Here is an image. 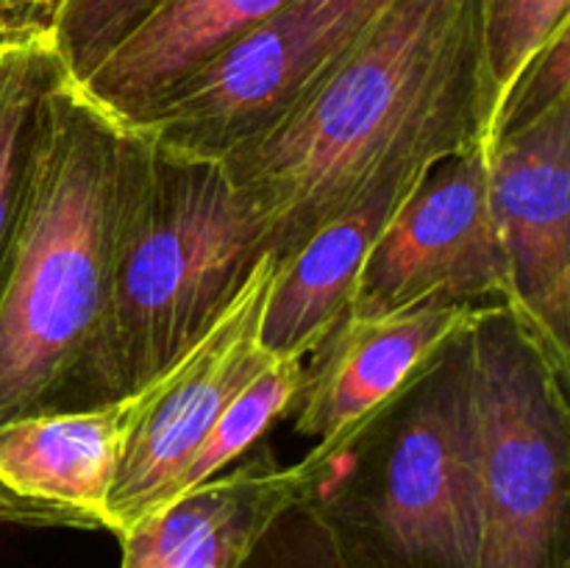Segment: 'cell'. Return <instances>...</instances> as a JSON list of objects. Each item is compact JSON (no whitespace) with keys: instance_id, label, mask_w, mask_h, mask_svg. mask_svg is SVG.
I'll return each mask as SVG.
<instances>
[{"instance_id":"6da1fadb","label":"cell","mask_w":570,"mask_h":568,"mask_svg":"<svg viewBox=\"0 0 570 568\" xmlns=\"http://www.w3.org/2000/svg\"><path fill=\"white\" fill-rule=\"evenodd\" d=\"M484 3L390 0L276 126L223 159L276 265L379 189L490 148Z\"/></svg>"},{"instance_id":"7a4b0ae2","label":"cell","mask_w":570,"mask_h":568,"mask_svg":"<svg viewBox=\"0 0 570 568\" xmlns=\"http://www.w3.org/2000/svg\"><path fill=\"white\" fill-rule=\"evenodd\" d=\"M131 128L65 65L45 87L0 271V423L87 410Z\"/></svg>"},{"instance_id":"3957f363","label":"cell","mask_w":570,"mask_h":568,"mask_svg":"<svg viewBox=\"0 0 570 568\" xmlns=\"http://www.w3.org/2000/svg\"><path fill=\"white\" fill-rule=\"evenodd\" d=\"M265 254L223 161L176 154L131 128L87 410L139 393L181 360Z\"/></svg>"},{"instance_id":"277c9868","label":"cell","mask_w":570,"mask_h":568,"mask_svg":"<svg viewBox=\"0 0 570 568\" xmlns=\"http://www.w3.org/2000/svg\"><path fill=\"white\" fill-rule=\"evenodd\" d=\"M468 329L345 438L304 454L306 505L343 568H479Z\"/></svg>"},{"instance_id":"5b68a950","label":"cell","mask_w":570,"mask_h":568,"mask_svg":"<svg viewBox=\"0 0 570 568\" xmlns=\"http://www.w3.org/2000/svg\"><path fill=\"white\" fill-rule=\"evenodd\" d=\"M468 343L479 568H570V379L507 306Z\"/></svg>"},{"instance_id":"8992f818","label":"cell","mask_w":570,"mask_h":568,"mask_svg":"<svg viewBox=\"0 0 570 568\" xmlns=\"http://www.w3.org/2000/svg\"><path fill=\"white\" fill-rule=\"evenodd\" d=\"M390 0H289L126 123L167 150L223 161L276 126Z\"/></svg>"},{"instance_id":"52a82bcc","label":"cell","mask_w":570,"mask_h":568,"mask_svg":"<svg viewBox=\"0 0 570 568\" xmlns=\"http://www.w3.org/2000/svg\"><path fill=\"white\" fill-rule=\"evenodd\" d=\"M510 298L488 148H471L434 161L406 193L362 265L348 315H390L426 301L510 310Z\"/></svg>"},{"instance_id":"ba28073f","label":"cell","mask_w":570,"mask_h":568,"mask_svg":"<svg viewBox=\"0 0 570 568\" xmlns=\"http://www.w3.org/2000/svg\"><path fill=\"white\" fill-rule=\"evenodd\" d=\"M488 159L510 312L570 379V92L501 117Z\"/></svg>"},{"instance_id":"9c48e42d","label":"cell","mask_w":570,"mask_h":568,"mask_svg":"<svg viewBox=\"0 0 570 568\" xmlns=\"http://www.w3.org/2000/svg\"><path fill=\"white\" fill-rule=\"evenodd\" d=\"M273 276L276 262L265 254L209 332L139 390V412L122 443L109 496L115 538L159 510L173 479L228 401L273 360L259 337Z\"/></svg>"},{"instance_id":"30bf717a","label":"cell","mask_w":570,"mask_h":568,"mask_svg":"<svg viewBox=\"0 0 570 568\" xmlns=\"http://www.w3.org/2000/svg\"><path fill=\"white\" fill-rule=\"evenodd\" d=\"M139 393L0 423V521L115 535L109 496Z\"/></svg>"},{"instance_id":"8fae6325","label":"cell","mask_w":570,"mask_h":568,"mask_svg":"<svg viewBox=\"0 0 570 568\" xmlns=\"http://www.w3.org/2000/svg\"><path fill=\"white\" fill-rule=\"evenodd\" d=\"M488 310L426 301L390 315H345L309 354L295 432L317 443L345 438Z\"/></svg>"},{"instance_id":"7c38bea8","label":"cell","mask_w":570,"mask_h":568,"mask_svg":"<svg viewBox=\"0 0 570 568\" xmlns=\"http://www.w3.org/2000/svg\"><path fill=\"white\" fill-rule=\"evenodd\" d=\"M315 471L298 460L278 466L262 445L243 466L178 496L128 529L120 568H243L282 512L304 501Z\"/></svg>"},{"instance_id":"4fadbf2b","label":"cell","mask_w":570,"mask_h":568,"mask_svg":"<svg viewBox=\"0 0 570 568\" xmlns=\"http://www.w3.org/2000/svg\"><path fill=\"white\" fill-rule=\"evenodd\" d=\"M289 0H161L92 72L81 89L120 123H134L237 39Z\"/></svg>"},{"instance_id":"5bb4252c","label":"cell","mask_w":570,"mask_h":568,"mask_svg":"<svg viewBox=\"0 0 570 568\" xmlns=\"http://www.w3.org/2000/svg\"><path fill=\"white\" fill-rule=\"evenodd\" d=\"M415 182L379 189L365 204L317 228L284 265H276L262 317L267 354H306L348 315L362 265L382 228Z\"/></svg>"},{"instance_id":"9a60e30c","label":"cell","mask_w":570,"mask_h":568,"mask_svg":"<svg viewBox=\"0 0 570 568\" xmlns=\"http://www.w3.org/2000/svg\"><path fill=\"white\" fill-rule=\"evenodd\" d=\"M304 382L306 354H273V360L228 401L181 473L173 479L159 510L178 496L215 479L228 462L245 457L250 445L259 443L273 423L282 421L284 415H293Z\"/></svg>"},{"instance_id":"2e32d148","label":"cell","mask_w":570,"mask_h":568,"mask_svg":"<svg viewBox=\"0 0 570 568\" xmlns=\"http://www.w3.org/2000/svg\"><path fill=\"white\" fill-rule=\"evenodd\" d=\"M59 65L50 37L0 56V271L20 215L39 100Z\"/></svg>"},{"instance_id":"e0dca14e","label":"cell","mask_w":570,"mask_h":568,"mask_svg":"<svg viewBox=\"0 0 570 568\" xmlns=\"http://www.w3.org/2000/svg\"><path fill=\"white\" fill-rule=\"evenodd\" d=\"M568 3L570 0H488L484 3V37H488L495 117L504 109L512 87L529 61L549 45L557 28L570 22Z\"/></svg>"},{"instance_id":"ac0fdd59","label":"cell","mask_w":570,"mask_h":568,"mask_svg":"<svg viewBox=\"0 0 570 568\" xmlns=\"http://www.w3.org/2000/svg\"><path fill=\"white\" fill-rule=\"evenodd\" d=\"M161 0H56L50 42L78 84L159 6Z\"/></svg>"},{"instance_id":"d6986e66","label":"cell","mask_w":570,"mask_h":568,"mask_svg":"<svg viewBox=\"0 0 570 568\" xmlns=\"http://www.w3.org/2000/svg\"><path fill=\"white\" fill-rule=\"evenodd\" d=\"M243 568H343L326 529L309 505L298 501L271 523Z\"/></svg>"},{"instance_id":"ffe728a7","label":"cell","mask_w":570,"mask_h":568,"mask_svg":"<svg viewBox=\"0 0 570 568\" xmlns=\"http://www.w3.org/2000/svg\"><path fill=\"white\" fill-rule=\"evenodd\" d=\"M56 0H0V56L50 37Z\"/></svg>"}]
</instances>
